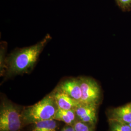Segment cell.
I'll return each instance as SVG.
<instances>
[{"mask_svg":"<svg viewBox=\"0 0 131 131\" xmlns=\"http://www.w3.org/2000/svg\"><path fill=\"white\" fill-rule=\"evenodd\" d=\"M51 38V36L47 34L38 43L30 47L17 49L10 53L6 58L5 77H11L31 72Z\"/></svg>","mask_w":131,"mask_h":131,"instance_id":"1","label":"cell"},{"mask_svg":"<svg viewBox=\"0 0 131 131\" xmlns=\"http://www.w3.org/2000/svg\"><path fill=\"white\" fill-rule=\"evenodd\" d=\"M57 109L52 92L37 103L21 110L24 125L32 124L39 121L53 118Z\"/></svg>","mask_w":131,"mask_h":131,"instance_id":"2","label":"cell"},{"mask_svg":"<svg viewBox=\"0 0 131 131\" xmlns=\"http://www.w3.org/2000/svg\"><path fill=\"white\" fill-rule=\"evenodd\" d=\"M21 110L7 100L1 103L0 131H20L24 127Z\"/></svg>","mask_w":131,"mask_h":131,"instance_id":"3","label":"cell"},{"mask_svg":"<svg viewBox=\"0 0 131 131\" xmlns=\"http://www.w3.org/2000/svg\"><path fill=\"white\" fill-rule=\"evenodd\" d=\"M82 92L80 103L98 106L101 98V89L97 82L87 77L79 78Z\"/></svg>","mask_w":131,"mask_h":131,"instance_id":"4","label":"cell"},{"mask_svg":"<svg viewBox=\"0 0 131 131\" xmlns=\"http://www.w3.org/2000/svg\"><path fill=\"white\" fill-rule=\"evenodd\" d=\"M97 106L93 104L80 103L74 109L77 121L95 127L97 121Z\"/></svg>","mask_w":131,"mask_h":131,"instance_id":"5","label":"cell"},{"mask_svg":"<svg viewBox=\"0 0 131 131\" xmlns=\"http://www.w3.org/2000/svg\"><path fill=\"white\" fill-rule=\"evenodd\" d=\"M56 89L66 94L80 103L82 92L79 78H71L62 82Z\"/></svg>","mask_w":131,"mask_h":131,"instance_id":"6","label":"cell"},{"mask_svg":"<svg viewBox=\"0 0 131 131\" xmlns=\"http://www.w3.org/2000/svg\"><path fill=\"white\" fill-rule=\"evenodd\" d=\"M52 93L58 108L64 110L75 109L81 103L79 101L56 89Z\"/></svg>","mask_w":131,"mask_h":131,"instance_id":"7","label":"cell"},{"mask_svg":"<svg viewBox=\"0 0 131 131\" xmlns=\"http://www.w3.org/2000/svg\"><path fill=\"white\" fill-rule=\"evenodd\" d=\"M108 117L109 119L131 124V102L111 109L109 112Z\"/></svg>","mask_w":131,"mask_h":131,"instance_id":"8","label":"cell"},{"mask_svg":"<svg viewBox=\"0 0 131 131\" xmlns=\"http://www.w3.org/2000/svg\"><path fill=\"white\" fill-rule=\"evenodd\" d=\"M53 119L57 121L64 122L67 125L71 126H73L77 121L74 109L64 110L58 108Z\"/></svg>","mask_w":131,"mask_h":131,"instance_id":"9","label":"cell"},{"mask_svg":"<svg viewBox=\"0 0 131 131\" xmlns=\"http://www.w3.org/2000/svg\"><path fill=\"white\" fill-rule=\"evenodd\" d=\"M58 128L57 121L52 118L32 124L31 131H56Z\"/></svg>","mask_w":131,"mask_h":131,"instance_id":"10","label":"cell"},{"mask_svg":"<svg viewBox=\"0 0 131 131\" xmlns=\"http://www.w3.org/2000/svg\"><path fill=\"white\" fill-rule=\"evenodd\" d=\"M0 70L1 75L5 74L6 71V62L7 57L6 56V52L7 50V44L5 42L1 43L0 47Z\"/></svg>","mask_w":131,"mask_h":131,"instance_id":"11","label":"cell"},{"mask_svg":"<svg viewBox=\"0 0 131 131\" xmlns=\"http://www.w3.org/2000/svg\"><path fill=\"white\" fill-rule=\"evenodd\" d=\"M111 131H131V124L109 119Z\"/></svg>","mask_w":131,"mask_h":131,"instance_id":"12","label":"cell"},{"mask_svg":"<svg viewBox=\"0 0 131 131\" xmlns=\"http://www.w3.org/2000/svg\"><path fill=\"white\" fill-rule=\"evenodd\" d=\"M73 127L75 131H94V128L90 124L78 121L75 122Z\"/></svg>","mask_w":131,"mask_h":131,"instance_id":"13","label":"cell"},{"mask_svg":"<svg viewBox=\"0 0 131 131\" xmlns=\"http://www.w3.org/2000/svg\"><path fill=\"white\" fill-rule=\"evenodd\" d=\"M117 5L124 11L131 9V0H115Z\"/></svg>","mask_w":131,"mask_h":131,"instance_id":"14","label":"cell"},{"mask_svg":"<svg viewBox=\"0 0 131 131\" xmlns=\"http://www.w3.org/2000/svg\"><path fill=\"white\" fill-rule=\"evenodd\" d=\"M61 131H75V130L73 126L66 125L65 126L62 128Z\"/></svg>","mask_w":131,"mask_h":131,"instance_id":"15","label":"cell"}]
</instances>
